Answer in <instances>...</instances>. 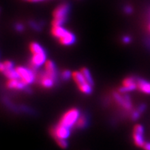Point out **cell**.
Returning a JSON list of instances; mask_svg holds the SVG:
<instances>
[{
    "mask_svg": "<svg viewBox=\"0 0 150 150\" xmlns=\"http://www.w3.org/2000/svg\"><path fill=\"white\" fill-rule=\"evenodd\" d=\"M80 115L79 110L76 108H72L63 113L60 119L59 124L70 129L75 126Z\"/></svg>",
    "mask_w": 150,
    "mask_h": 150,
    "instance_id": "cell-1",
    "label": "cell"
},
{
    "mask_svg": "<svg viewBox=\"0 0 150 150\" xmlns=\"http://www.w3.org/2000/svg\"><path fill=\"white\" fill-rule=\"evenodd\" d=\"M72 79L76 83V86L82 93L86 95H90L93 92V86L91 85L86 79L80 71L72 72Z\"/></svg>",
    "mask_w": 150,
    "mask_h": 150,
    "instance_id": "cell-2",
    "label": "cell"
},
{
    "mask_svg": "<svg viewBox=\"0 0 150 150\" xmlns=\"http://www.w3.org/2000/svg\"><path fill=\"white\" fill-rule=\"evenodd\" d=\"M16 70L18 74L19 79L26 86L33 83L37 78L34 70L30 67L18 66L16 67Z\"/></svg>",
    "mask_w": 150,
    "mask_h": 150,
    "instance_id": "cell-3",
    "label": "cell"
},
{
    "mask_svg": "<svg viewBox=\"0 0 150 150\" xmlns=\"http://www.w3.org/2000/svg\"><path fill=\"white\" fill-rule=\"evenodd\" d=\"M112 97L116 103L122 108L126 110H132L133 104L131 97L127 93H122L119 91H115L112 93Z\"/></svg>",
    "mask_w": 150,
    "mask_h": 150,
    "instance_id": "cell-4",
    "label": "cell"
},
{
    "mask_svg": "<svg viewBox=\"0 0 150 150\" xmlns=\"http://www.w3.org/2000/svg\"><path fill=\"white\" fill-rule=\"evenodd\" d=\"M144 134H145V129L143 126L140 124L135 125L133 129V140L137 147H142L145 145L146 142Z\"/></svg>",
    "mask_w": 150,
    "mask_h": 150,
    "instance_id": "cell-5",
    "label": "cell"
},
{
    "mask_svg": "<svg viewBox=\"0 0 150 150\" xmlns=\"http://www.w3.org/2000/svg\"><path fill=\"white\" fill-rule=\"evenodd\" d=\"M51 135L55 140L65 139L66 140L70 136V129L63 125L58 124L50 131Z\"/></svg>",
    "mask_w": 150,
    "mask_h": 150,
    "instance_id": "cell-6",
    "label": "cell"
},
{
    "mask_svg": "<svg viewBox=\"0 0 150 150\" xmlns=\"http://www.w3.org/2000/svg\"><path fill=\"white\" fill-rule=\"evenodd\" d=\"M137 89V81L134 77H127L122 81V86L118 91L122 93H130Z\"/></svg>",
    "mask_w": 150,
    "mask_h": 150,
    "instance_id": "cell-7",
    "label": "cell"
},
{
    "mask_svg": "<svg viewBox=\"0 0 150 150\" xmlns=\"http://www.w3.org/2000/svg\"><path fill=\"white\" fill-rule=\"evenodd\" d=\"M70 11V6L66 3H63L58 6L53 11L54 18H66Z\"/></svg>",
    "mask_w": 150,
    "mask_h": 150,
    "instance_id": "cell-8",
    "label": "cell"
},
{
    "mask_svg": "<svg viewBox=\"0 0 150 150\" xmlns=\"http://www.w3.org/2000/svg\"><path fill=\"white\" fill-rule=\"evenodd\" d=\"M55 79L46 74L45 72H42L39 74V82L40 86L44 88H51L54 86Z\"/></svg>",
    "mask_w": 150,
    "mask_h": 150,
    "instance_id": "cell-9",
    "label": "cell"
},
{
    "mask_svg": "<svg viewBox=\"0 0 150 150\" xmlns=\"http://www.w3.org/2000/svg\"><path fill=\"white\" fill-rule=\"evenodd\" d=\"M45 70L44 72L47 74L51 76L54 79H56V76H57V71H56V65L51 60H47L46 63H45Z\"/></svg>",
    "mask_w": 150,
    "mask_h": 150,
    "instance_id": "cell-10",
    "label": "cell"
},
{
    "mask_svg": "<svg viewBox=\"0 0 150 150\" xmlns=\"http://www.w3.org/2000/svg\"><path fill=\"white\" fill-rule=\"evenodd\" d=\"M137 89L142 93L150 95V82L143 79L138 78L136 79Z\"/></svg>",
    "mask_w": 150,
    "mask_h": 150,
    "instance_id": "cell-11",
    "label": "cell"
},
{
    "mask_svg": "<svg viewBox=\"0 0 150 150\" xmlns=\"http://www.w3.org/2000/svg\"><path fill=\"white\" fill-rule=\"evenodd\" d=\"M6 86L8 89L16 90V91H22L26 88V86L19 79H8Z\"/></svg>",
    "mask_w": 150,
    "mask_h": 150,
    "instance_id": "cell-12",
    "label": "cell"
},
{
    "mask_svg": "<svg viewBox=\"0 0 150 150\" xmlns=\"http://www.w3.org/2000/svg\"><path fill=\"white\" fill-rule=\"evenodd\" d=\"M58 40H59V43L61 44L62 45L70 46L76 42V36H75V35L72 32L68 31L64 36L62 37L61 38H60Z\"/></svg>",
    "mask_w": 150,
    "mask_h": 150,
    "instance_id": "cell-13",
    "label": "cell"
},
{
    "mask_svg": "<svg viewBox=\"0 0 150 150\" xmlns=\"http://www.w3.org/2000/svg\"><path fill=\"white\" fill-rule=\"evenodd\" d=\"M67 31H68V30L63 27V26H61V27H52L51 29L52 36L58 39V40L63 36H64Z\"/></svg>",
    "mask_w": 150,
    "mask_h": 150,
    "instance_id": "cell-14",
    "label": "cell"
},
{
    "mask_svg": "<svg viewBox=\"0 0 150 150\" xmlns=\"http://www.w3.org/2000/svg\"><path fill=\"white\" fill-rule=\"evenodd\" d=\"M80 72L82 73V74L83 75L84 77L86 78V79L88 81V82L91 84L92 86H94V80H93V76H92V74L91 72H90V70L88 69L87 68V67H82V68H81L80 70Z\"/></svg>",
    "mask_w": 150,
    "mask_h": 150,
    "instance_id": "cell-15",
    "label": "cell"
},
{
    "mask_svg": "<svg viewBox=\"0 0 150 150\" xmlns=\"http://www.w3.org/2000/svg\"><path fill=\"white\" fill-rule=\"evenodd\" d=\"M88 123V117L85 115H81L75 125V127L79 129H83L87 126Z\"/></svg>",
    "mask_w": 150,
    "mask_h": 150,
    "instance_id": "cell-16",
    "label": "cell"
},
{
    "mask_svg": "<svg viewBox=\"0 0 150 150\" xmlns=\"http://www.w3.org/2000/svg\"><path fill=\"white\" fill-rule=\"evenodd\" d=\"M3 74L8 79H19L18 74L17 73L16 68L11 69V70H6L3 72Z\"/></svg>",
    "mask_w": 150,
    "mask_h": 150,
    "instance_id": "cell-17",
    "label": "cell"
},
{
    "mask_svg": "<svg viewBox=\"0 0 150 150\" xmlns=\"http://www.w3.org/2000/svg\"><path fill=\"white\" fill-rule=\"evenodd\" d=\"M14 68V64L11 61H4L0 64V71L3 73L5 70H11Z\"/></svg>",
    "mask_w": 150,
    "mask_h": 150,
    "instance_id": "cell-18",
    "label": "cell"
},
{
    "mask_svg": "<svg viewBox=\"0 0 150 150\" xmlns=\"http://www.w3.org/2000/svg\"><path fill=\"white\" fill-rule=\"evenodd\" d=\"M66 18H54L52 22V27H61L66 21Z\"/></svg>",
    "mask_w": 150,
    "mask_h": 150,
    "instance_id": "cell-19",
    "label": "cell"
},
{
    "mask_svg": "<svg viewBox=\"0 0 150 150\" xmlns=\"http://www.w3.org/2000/svg\"><path fill=\"white\" fill-rule=\"evenodd\" d=\"M142 115V113L138 110V108H136V110H131V119L133 121H136L140 117V115Z\"/></svg>",
    "mask_w": 150,
    "mask_h": 150,
    "instance_id": "cell-20",
    "label": "cell"
},
{
    "mask_svg": "<svg viewBox=\"0 0 150 150\" xmlns=\"http://www.w3.org/2000/svg\"><path fill=\"white\" fill-rule=\"evenodd\" d=\"M72 76V72L68 70H65L61 72L62 79L64 81L69 80Z\"/></svg>",
    "mask_w": 150,
    "mask_h": 150,
    "instance_id": "cell-21",
    "label": "cell"
},
{
    "mask_svg": "<svg viewBox=\"0 0 150 150\" xmlns=\"http://www.w3.org/2000/svg\"><path fill=\"white\" fill-rule=\"evenodd\" d=\"M57 145L59 146L60 147L62 148V149H66L67 147V145H68V143H67V141L65 139H57L55 140Z\"/></svg>",
    "mask_w": 150,
    "mask_h": 150,
    "instance_id": "cell-22",
    "label": "cell"
},
{
    "mask_svg": "<svg viewBox=\"0 0 150 150\" xmlns=\"http://www.w3.org/2000/svg\"><path fill=\"white\" fill-rule=\"evenodd\" d=\"M137 108H138V110H139V111L142 114L145 111L146 108H147V106H146V104H141Z\"/></svg>",
    "mask_w": 150,
    "mask_h": 150,
    "instance_id": "cell-23",
    "label": "cell"
},
{
    "mask_svg": "<svg viewBox=\"0 0 150 150\" xmlns=\"http://www.w3.org/2000/svg\"><path fill=\"white\" fill-rule=\"evenodd\" d=\"M15 28H16V29L17 31H19V32H21L24 30V26L22 25V24H20V23H18L16 24V26H15Z\"/></svg>",
    "mask_w": 150,
    "mask_h": 150,
    "instance_id": "cell-24",
    "label": "cell"
},
{
    "mask_svg": "<svg viewBox=\"0 0 150 150\" xmlns=\"http://www.w3.org/2000/svg\"><path fill=\"white\" fill-rule=\"evenodd\" d=\"M124 11H125V12L127 14H130L133 12V8L132 7L130 6H125V8H124Z\"/></svg>",
    "mask_w": 150,
    "mask_h": 150,
    "instance_id": "cell-25",
    "label": "cell"
},
{
    "mask_svg": "<svg viewBox=\"0 0 150 150\" xmlns=\"http://www.w3.org/2000/svg\"><path fill=\"white\" fill-rule=\"evenodd\" d=\"M131 38L129 36H128V35H125V36H124L122 38L123 42L125 43V44H128V43L131 42Z\"/></svg>",
    "mask_w": 150,
    "mask_h": 150,
    "instance_id": "cell-26",
    "label": "cell"
},
{
    "mask_svg": "<svg viewBox=\"0 0 150 150\" xmlns=\"http://www.w3.org/2000/svg\"><path fill=\"white\" fill-rule=\"evenodd\" d=\"M30 25H31V27H32L33 29L36 30V31H39V30H40V27H39V26L35 22H30Z\"/></svg>",
    "mask_w": 150,
    "mask_h": 150,
    "instance_id": "cell-27",
    "label": "cell"
},
{
    "mask_svg": "<svg viewBox=\"0 0 150 150\" xmlns=\"http://www.w3.org/2000/svg\"><path fill=\"white\" fill-rule=\"evenodd\" d=\"M145 150H150V142H146L145 143V145H143V147H142Z\"/></svg>",
    "mask_w": 150,
    "mask_h": 150,
    "instance_id": "cell-28",
    "label": "cell"
},
{
    "mask_svg": "<svg viewBox=\"0 0 150 150\" xmlns=\"http://www.w3.org/2000/svg\"><path fill=\"white\" fill-rule=\"evenodd\" d=\"M25 1H29V2H40V1H44V0H25Z\"/></svg>",
    "mask_w": 150,
    "mask_h": 150,
    "instance_id": "cell-29",
    "label": "cell"
},
{
    "mask_svg": "<svg viewBox=\"0 0 150 150\" xmlns=\"http://www.w3.org/2000/svg\"><path fill=\"white\" fill-rule=\"evenodd\" d=\"M147 30H148V31L150 33V22H149V24H148V25H147Z\"/></svg>",
    "mask_w": 150,
    "mask_h": 150,
    "instance_id": "cell-30",
    "label": "cell"
}]
</instances>
